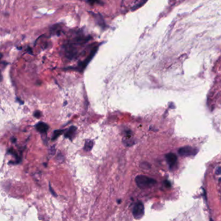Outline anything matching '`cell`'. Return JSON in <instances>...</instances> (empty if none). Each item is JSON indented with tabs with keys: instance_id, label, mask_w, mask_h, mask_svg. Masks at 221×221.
<instances>
[{
	"instance_id": "cell-4",
	"label": "cell",
	"mask_w": 221,
	"mask_h": 221,
	"mask_svg": "<svg viewBox=\"0 0 221 221\" xmlns=\"http://www.w3.org/2000/svg\"><path fill=\"white\" fill-rule=\"evenodd\" d=\"M198 150L190 146H185L178 149V153L181 156H191L196 155Z\"/></svg>"
},
{
	"instance_id": "cell-7",
	"label": "cell",
	"mask_w": 221,
	"mask_h": 221,
	"mask_svg": "<svg viewBox=\"0 0 221 221\" xmlns=\"http://www.w3.org/2000/svg\"><path fill=\"white\" fill-rule=\"evenodd\" d=\"M36 128L37 131L40 132L42 134L46 133L49 129V126L47 125L46 123L44 122H39L38 124L36 125Z\"/></svg>"
},
{
	"instance_id": "cell-11",
	"label": "cell",
	"mask_w": 221,
	"mask_h": 221,
	"mask_svg": "<svg viewBox=\"0 0 221 221\" xmlns=\"http://www.w3.org/2000/svg\"><path fill=\"white\" fill-rule=\"evenodd\" d=\"M87 2L92 5H94L96 3L97 4H101V5L103 4V3L101 2V0H87Z\"/></svg>"
},
{
	"instance_id": "cell-14",
	"label": "cell",
	"mask_w": 221,
	"mask_h": 221,
	"mask_svg": "<svg viewBox=\"0 0 221 221\" xmlns=\"http://www.w3.org/2000/svg\"><path fill=\"white\" fill-rule=\"evenodd\" d=\"M215 173H216V174H217V175H220V174H221V167H217V169H216Z\"/></svg>"
},
{
	"instance_id": "cell-10",
	"label": "cell",
	"mask_w": 221,
	"mask_h": 221,
	"mask_svg": "<svg viewBox=\"0 0 221 221\" xmlns=\"http://www.w3.org/2000/svg\"><path fill=\"white\" fill-rule=\"evenodd\" d=\"M64 132L63 130H58V131H55L53 133V136H52V140H55L58 136H60Z\"/></svg>"
},
{
	"instance_id": "cell-8",
	"label": "cell",
	"mask_w": 221,
	"mask_h": 221,
	"mask_svg": "<svg viewBox=\"0 0 221 221\" xmlns=\"http://www.w3.org/2000/svg\"><path fill=\"white\" fill-rule=\"evenodd\" d=\"M76 131H77V127L74 126H71L68 129L67 132L65 133L64 136L70 140H72V138L74 137Z\"/></svg>"
},
{
	"instance_id": "cell-3",
	"label": "cell",
	"mask_w": 221,
	"mask_h": 221,
	"mask_svg": "<svg viewBox=\"0 0 221 221\" xmlns=\"http://www.w3.org/2000/svg\"><path fill=\"white\" fill-rule=\"evenodd\" d=\"M97 49H98V47H95L92 49V51L90 52V53L89 55V56H88L85 60H84V61L81 62L79 64V66H78L77 68H71L72 69H75L77 71H80V72H82V71H84V69L86 68V67L87 66V65L88 64V63L90 62V60L92 59V58L94 57V56L95 55V53L97 51Z\"/></svg>"
},
{
	"instance_id": "cell-6",
	"label": "cell",
	"mask_w": 221,
	"mask_h": 221,
	"mask_svg": "<svg viewBox=\"0 0 221 221\" xmlns=\"http://www.w3.org/2000/svg\"><path fill=\"white\" fill-rule=\"evenodd\" d=\"M165 159L171 168L172 167H174V165H176L177 160H178L177 156L174 153L167 154L165 155Z\"/></svg>"
},
{
	"instance_id": "cell-9",
	"label": "cell",
	"mask_w": 221,
	"mask_h": 221,
	"mask_svg": "<svg viewBox=\"0 0 221 221\" xmlns=\"http://www.w3.org/2000/svg\"><path fill=\"white\" fill-rule=\"evenodd\" d=\"M93 146H94V141L92 140H87L86 141L85 145H84V150L86 151H90L92 150Z\"/></svg>"
},
{
	"instance_id": "cell-12",
	"label": "cell",
	"mask_w": 221,
	"mask_h": 221,
	"mask_svg": "<svg viewBox=\"0 0 221 221\" xmlns=\"http://www.w3.org/2000/svg\"><path fill=\"white\" fill-rule=\"evenodd\" d=\"M49 190H50V192L52 193V194H53V195L54 197H56V194L55 192L54 191L53 188L51 187V186L50 184H49Z\"/></svg>"
},
{
	"instance_id": "cell-5",
	"label": "cell",
	"mask_w": 221,
	"mask_h": 221,
	"mask_svg": "<svg viewBox=\"0 0 221 221\" xmlns=\"http://www.w3.org/2000/svg\"><path fill=\"white\" fill-rule=\"evenodd\" d=\"M144 206L142 202H138L135 204L133 208V216L136 219H140L144 215Z\"/></svg>"
},
{
	"instance_id": "cell-1",
	"label": "cell",
	"mask_w": 221,
	"mask_h": 221,
	"mask_svg": "<svg viewBox=\"0 0 221 221\" xmlns=\"http://www.w3.org/2000/svg\"><path fill=\"white\" fill-rule=\"evenodd\" d=\"M89 40L88 37L78 36L72 41L69 42L64 46V52L69 59H73L79 53V48Z\"/></svg>"
},
{
	"instance_id": "cell-2",
	"label": "cell",
	"mask_w": 221,
	"mask_h": 221,
	"mask_svg": "<svg viewBox=\"0 0 221 221\" xmlns=\"http://www.w3.org/2000/svg\"><path fill=\"white\" fill-rule=\"evenodd\" d=\"M135 181L136 184L141 189H147L156 184V181L154 179L144 176V175H139L136 177Z\"/></svg>"
},
{
	"instance_id": "cell-13",
	"label": "cell",
	"mask_w": 221,
	"mask_h": 221,
	"mask_svg": "<svg viewBox=\"0 0 221 221\" xmlns=\"http://www.w3.org/2000/svg\"><path fill=\"white\" fill-rule=\"evenodd\" d=\"M34 116L35 117V118H39L41 116V113L40 111H36L34 114Z\"/></svg>"
}]
</instances>
